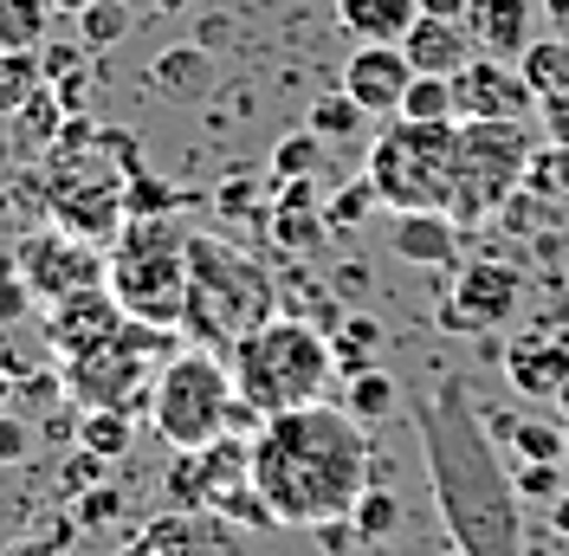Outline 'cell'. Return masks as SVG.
<instances>
[{"label": "cell", "mask_w": 569, "mask_h": 556, "mask_svg": "<svg viewBox=\"0 0 569 556\" xmlns=\"http://www.w3.org/2000/svg\"><path fill=\"white\" fill-rule=\"evenodd\" d=\"M550 530L569 537V492H563V498H550Z\"/></svg>", "instance_id": "cell-47"}, {"label": "cell", "mask_w": 569, "mask_h": 556, "mask_svg": "<svg viewBox=\"0 0 569 556\" xmlns=\"http://www.w3.org/2000/svg\"><path fill=\"white\" fill-rule=\"evenodd\" d=\"M130 440H137L130 408H84V420H78V447H91L98 459H123Z\"/></svg>", "instance_id": "cell-27"}, {"label": "cell", "mask_w": 569, "mask_h": 556, "mask_svg": "<svg viewBox=\"0 0 569 556\" xmlns=\"http://www.w3.org/2000/svg\"><path fill=\"white\" fill-rule=\"evenodd\" d=\"M376 349H382V324H376V317H343V324L330 330L337 376H362V369H376Z\"/></svg>", "instance_id": "cell-26"}, {"label": "cell", "mask_w": 569, "mask_h": 556, "mask_svg": "<svg viewBox=\"0 0 569 556\" xmlns=\"http://www.w3.org/2000/svg\"><path fill=\"white\" fill-rule=\"evenodd\" d=\"M466 7L472 0H421V13H433V20H466Z\"/></svg>", "instance_id": "cell-44"}, {"label": "cell", "mask_w": 569, "mask_h": 556, "mask_svg": "<svg viewBox=\"0 0 569 556\" xmlns=\"http://www.w3.org/2000/svg\"><path fill=\"white\" fill-rule=\"evenodd\" d=\"M84 7H91V0H52V13H71V20H78Z\"/></svg>", "instance_id": "cell-48"}, {"label": "cell", "mask_w": 569, "mask_h": 556, "mask_svg": "<svg viewBox=\"0 0 569 556\" xmlns=\"http://www.w3.org/2000/svg\"><path fill=\"white\" fill-rule=\"evenodd\" d=\"M233 388L252 415H284V408H311L323 401V388L337 383V356L311 317H266L252 337L227 349Z\"/></svg>", "instance_id": "cell-5"}, {"label": "cell", "mask_w": 569, "mask_h": 556, "mask_svg": "<svg viewBox=\"0 0 569 556\" xmlns=\"http://www.w3.org/2000/svg\"><path fill=\"white\" fill-rule=\"evenodd\" d=\"M408 85H415V66H408L401 39H362L350 52V66H343V91L369 117H395L401 98H408Z\"/></svg>", "instance_id": "cell-14"}, {"label": "cell", "mask_w": 569, "mask_h": 556, "mask_svg": "<svg viewBox=\"0 0 569 556\" xmlns=\"http://www.w3.org/2000/svg\"><path fill=\"white\" fill-rule=\"evenodd\" d=\"M350 524H356V537H362V544H389L395 530H401V498H395L389 486H369L350 505Z\"/></svg>", "instance_id": "cell-32"}, {"label": "cell", "mask_w": 569, "mask_h": 556, "mask_svg": "<svg viewBox=\"0 0 569 556\" xmlns=\"http://www.w3.org/2000/svg\"><path fill=\"white\" fill-rule=\"evenodd\" d=\"M543 20H550V33H569V0H543Z\"/></svg>", "instance_id": "cell-45"}, {"label": "cell", "mask_w": 569, "mask_h": 556, "mask_svg": "<svg viewBox=\"0 0 569 556\" xmlns=\"http://www.w3.org/2000/svg\"><path fill=\"white\" fill-rule=\"evenodd\" d=\"M156 7H162V13H176V7H188V0H156Z\"/></svg>", "instance_id": "cell-51"}, {"label": "cell", "mask_w": 569, "mask_h": 556, "mask_svg": "<svg viewBox=\"0 0 569 556\" xmlns=\"http://www.w3.org/2000/svg\"><path fill=\"white\" fill-rule=\"evenodd\" d=\"M13 272L27 278V291L52 311V305L71 298V291L104 285V252H98V240L71 234L66 220H52V227H33L27 240L13 246Z\"/></svg>", "instance_id": "cell-10"}, {"label": "cell", "mask_w": 569, "mask_h": 556, "mask_svg": "<svg viewBox=\"0 0 569 556\" xmlns=\"http://www.w3.org/2000/svg\"><path fill=\"white\" fill-rule=\"evenodd\" d=\"M13 556H59V550H52V544H20Z\"/></svg>", "instance_id": "cell-49"}, {"label": "cell", "mask_w": 569, "mask_h": 556, "mask_svg": "<svg viewBox=\"0 0 569 556\" xmlns=\"http://www.w3.org/2000/svg\"><path fill=\"white\" fill-rule=\"evenodd\" d=\"M466 27L479 39V52L498 59H525V46L537 39V0H472Z\"/></svg>", "instance_id": "cell-17"}, {"label": "cell", "mask_w": 569, "mask_h": 556, "mask_svg": "<svg viewBox=\"0 0 569 556\" xmlns=\"http://www.w3.org/2000/svg\"><path fill=\"white\" fill-rule=\"evenodd\" d=\"M505 447L518 453V459H563L569 466V434L563 427H550V420H518V415H486Z\"/></svg>", "instance_id": "cell-22"}, {"label": "cell", "mask_w": 569, "mask_h": 556, "mask_svg": "<svg viewBox=\"0 0 569 556\" xmlns=\"http://www.w3.org/2000/svg\"><path fill=\"white\" fill-rule=\"evenodd\" d=\"M33 453V427L27 420H13L7 408H0V466H20Z\"/></svg>", "instance_id": "cell-40"}, {"label": "cell", "mask_w": 569, "mask_h": 556, "mask_svg": "<svg viewBox=\"0 0 569 556\" xmlns=\"http://www.w3.org/2000/svg\"><path fill=\"white\" fill-rule=\"evenodd\" d=\"M563 434H569V427H563Z\"/></svg>", "instance_id": "cell-54"}, {"label": "cell", "mask_w": 569, "mask_h": 556, "mask_svg": "<svg viewBox=\"0 0 569 556\" xmlns=\"http://www.w3.org/2000/svg\"><path fill=\"white\" fill-rule=\"evenodd\" d=\"M233 420H240V388H233V369L220 363V349L194 344L156 369V383H149V427L169 447H208Z\"/></svg>", "instance_id": "cell-8"}, {"label": "cell", "mask_w": 569, "mask_h": 556, "mask_svg": "<svg viewBox=\"0 0 569 556\" xmlns=\"http://www.w3.org/2000/svg\"><path fill=\"white\" fill-rule=\"evenodd\" d=\"M323 162V137L305 123V130H291V137H279V149H272V181H298V175H318Z\"/></svg>", "instance_id": "cell-34"}, {"label": "cell", "mask_w": 569, "mask_h": 556, "mask_svg": "<svg viewBox=\"0 0 569 556\" xmlns=\"http://www.w3.org/2000/svg\"><path fill=\"white\" fill-rule=\"evenodd\" d=\"M252 479V440H233V434H220L208 447H176L169 459V473H162V492H169V505L176 512H220V498L233 486H247Z\"/></svg>", "instance_id": "cell-11"}, {"label": "cell", "mask_w": 569, "mask_h": 556, "mask_svg": "<svg viewBox=\"0 0 569 556\" xmlns=\"http://www.w3.org/2000/svg\"><path fill=\"white\" fill-rule=\"evenodd\" d=\"M149 78H156L162 98H194V91H208L213 85V66H208L201 46H176V52H162V59L149 66Z\"/></svg>", "instance_id": "cell-23"}, {"label": "cell", "mask_w": 569, "mask_h": 556, "mask_svg": "<svg viewBox=\"0 0 569 556\" xmlns=\"http://www.w3.org/2000/svg\"><path fill=\"white\" fill-rule=\"evenodd\" d=\"M123 33H130V7H123V0H91V7L78 13L84 52H110V46H123Z\"/></svg>", "instance_id": "cell-33"}, {"label": "cell", "mask_w": 569, "mask_h": 556, "mask_svg": "<svg viewBox=\"0 0 569 556\" xmlns=\"http://www.w3.org/2000/svg\"><path fill=\"white\" fill-rule=\"evenodd\" d=\"M395 117H421V123H447V117H460L453 78H440V71H415V85H408V98H401Z\"/></svg>", "instance_id": "cell-30"}, {"label": "cell", "mask_w": 569, "mask_h": 556, "mask_svg": "<svg viewBox=\"0 0 569 556\" xmlns=\"http://www.w3.org/2000/svg\"><path fill=\"white\" fill-rule=\"evenodd\" d=\"M518 298H525V272H518V266H505V259H472V266H460L453 291L440 298V330H453V337H486V330H498L505 317L518 311Z\"/></svg>", "instance_id": "cell-12"}, {"label": "cell", "mask_w": 569, "mask_h": 556, "mask_svg": "<svg viewBox=\"0 0 569 556\" xmlns=\"http://www.w3.org/2000/svg\"><path fill=\"white\" fill-rule=\"evenodd\" d=\"M123 556H208V530L194 524V512H162L156 524H142L137 530V544Z\"/></svg>", "instance_id": "cell-21"}, {"label": "cell", "mask_w": 569, "mask_h": 556, "mask_svg": "<svg viewBox=\"0 0 569 556\" xmlns=\"http://www.w3.org/2000/svg\"><path fill=\"white\" fill-rule=\"evenodd\" d=\"M323 208H318V188H311V175H298V181H279V201H272V240L284 252H311L323 240Z\"/></svg>", "instance_id": "cell-19"}, {"label": "cell", "mask_w": 569, "mask_h": 556, "mask_svg": "<svg viewBox=\"0 0 569 556\" xmlns=\"http://www.w3.org/2000/svg\"><path fill=\"white\" fill-rule=\"evenodd\" d=\"M525 78H531L537 98H550V91H569V33H537L525 46Z\"/></svg>", "instance_id": "cell-25"}, {"label": "cell", "mask_w": 569, "mask_h": 556, "mask_svg": "<svg viewBox=\"0 0 569 556\" xmlns=\"http://www.w3.org/2000/svg\"><path fill=\"white\" fill-rule=\"evenodd\" d=\"M7 395H13V383H7V369H0V401H7Z\"/></svg>", "instance_id": "cell-52"}, {"label": "cell", "mask_w": 569, "mask_h": 556, "mask_svg": "<svg viewBox=\"0 0 569 556\" xmlns=\"http://www.w3.org/2000/svg\"><path fill=\"white\" fill-rule=\"evenodd\" d=\"M557 408H563V415H569V383H563V388H557Z\"/></svg>", "instance_id": "cell-50"}, {"label": "cell", "mask_w": 569, "mask_h": 556, "mask_svg": "<svg viewBox=\"0 0 569 556\" xmlns=\"http://www.w3.org/2000/svg\"><path fill=\"white\" fill-rule=\"evenodd\" d=\"M266 317H279V285H272V272L252 259L247 246L220 240V234H194L188 240V305H181L188 344L233 349Z\"/></svg>", "instance_id": "cell-4"}, {"label": "cell", "mask_w": 569, "mask_h": 556, "mask_svg": "<svg viewBox=\"0 0 569 556\" xmlns=\"http://www.w3.org/2000/svg\"><path fill=\"white\" fill-rule=\"evenodd\" d=\"M453 98H460V117H531L537 91L518 59H498V52H472L460 71H453Z\"/></svg>", "instance_id": "cell-13"}, {"label": "cell", "mask_w": 569, "mask_h": 556, "mask_svg": "<svg viewBox=\"0 0 569 556\" xmlns=\"http://www.w3.org/2000/svg\"><path fill=\"white\" fill-rule=\"evenodd\" d=\"M453 149H460V117L421 123V117H395L382 137L369 142V188L389 214L408 208H453Z\"/></svg>", "instance_id": "cell-7"}, {"label": "cell", "mask_w": 569, "mask_h": 556, "mask_svg": "<svg viewBox=\"0 0 569 556\" xmlns=\"http://www.w3.org/2000/svg\"><path fill=\"white\" fill-rule=\"evenodd\" d=\"M188 240H194V227H181L176 214H130L104 246V291L142 324L181 330Z\"/></svg>", "instance_id": "cell-6"}, {"label": "cell", "mask_w": 569, "mask_h": 556, "mask_svg": "<svg viewBox=\"0 0 569 556\" xmlns=\"http://www.w3.org/2000/svg\"><path fill=\"white\" fill-rule=\"evenodd\" d=\"M33 305H39V298L27 291V278L13 272V259H7V266H0V330H7V324H20Z\"/></svg>", "instance_id": "cell-39"}, {"label": "cell", "mask_w": 569, "mask_h": 556, "mask_svg": "<svg viewBox=\"0 0 569 556\" xmlns=\"http://www.w3.org/2000/svg\"><path fill=\"white\" fill-rule=\"evenodd\" d=\"M460 220L447 208H408L395 214V259H408V266H453L460 259Z\"/></svg>", "instance_id": "cell-16"}, {"label": "cell", "mask_w": 569, "mask_h": 556, "mask_svg": "<svg viewBox=\"0 0 569 556\" xmlns=\"http://www.w3.org/2000/svg\"><path fill=\"white\" fill-rule=\"evenodd\" d=\"M137 175V142L130 130H98L84 110L66 117V130L52 137L46 156V208L66 220L84 240H110L130 214H123V188Z\"/></svg>", "instance_id": "cell-3"}, {"label": "cell", "mask_w": 569, "mask_h": 556, "mask_svg": "<svg viewBox=\"0 0 569 556\" xmlns=\"http://www.w3.org/2000/svg\"><path fill=\"white\" fill-rule=\"evenodd\" d=\"M537 110H543V130H550V142H563V149H569V91L537 98Z\"/></svg>", "instance_id": "cell-41"}, {"label": "cell", "mask_w": 569, "mask_h": 556, "mask_svg": "<svg viewBox=\"0 0 569 556\" xmlns=\"http://www.w3.org/2000/svg\"><path fill=\"white\" fill-rule=\"evenodd\" d=\"M337 285H343V298H356V291L369 285V272H362V266H343V272H337Z\"/></svg>", "instance_id": "cell-46"}, {"label": "cell", "mask_w": 569, "mask_h": 556, "mask_svg": "<svg viewBox=\"0 0 569 556\" xmlns=\"http://www.w3.org/2000/svg\"><path fill=\"white\" fill-rule=\"evenodd\" d=\"M531 130L525 117H460V149H453V220L479 227L505 214L511 195H525V169H531Z\"/></svg>", "instance_id": "cell-9"}, {"label": "cell", "mask_w": 569, "mask_h": 556, "mask_svg": "<svg viewBox=\"0 0 569 556\" xmlns=\"http://www.w3.org/2000/svg\"><path fill=\"white\" fill-rule=\"evenodd\" d=\"M511 479H518V498H543V505L569 492L563 459H518V473H511Z\"/></svg>", "instance_id": "cell-36"}, {"label": "cell", "mask_w": 569, "mask_h": 556, "mask_svg": "<svg viewBox=\"0 0 569 556\" xmlns=\"http://www.w3.org/2000/svg\"><path fill=\"white\" fill-rule=\"evenodd\" d=\"M39 59H46V78H66V71L84 66V59H78V46H39Z\"/></svg>", "instance_id": "cell-43"}, {"label": "cell", "mask_w": 569, "mask_h": 556, "mask_svg": "<svg viewBox=\"0 0 569 556\" xmlns=\"http://www.w3.org/2000/svg\"><path fill=\"white\" fill-rule=\"evenodd\" d=\"M46 20H52V0H0V52H39Z\"/></svg>", "instance_id": "cell-28"}, {"label": "cell", "mask_w": 569, "mask_h": 556, "mask_svg": "<svg viewBox=\"0 0 569 556\" xmlns=\"http://www.w3.org/2000/svg\"><path fill=\"white\" fill-rule=\"evenodd\" d=\"M343 408L356 420H382L401 408V383H395L389 369H362V376H343Z\"/></svg>", "instance_id": "cell-29"}, {"label": "cell", "mask_w": 569, "mask_h": 556, "mask_svg": "<svg viewBox=\"0 0 569 556\" xmlns=\"http://www.w3.org/2000/svg\"><path fill=\"white\" fill-rule=\"evenodd\" d=\"M505 376L518 395H550L569 383V337H550V330H525L505 344Z\"/></svg>", "instance_id": "cell-15"}, {"label": "cell", "mask_w": 569, "mask_h": 556, "mask_svg": "<svg viewBox=\"0 0 569 556\" xmlns=\"http://www.w3.org/2000/svg\"><path fill=\"white\" fill-rule=\"evenodd\" d=\"M181 208V195L176 188H162L156 175H130V188H123V214H176Z\"/></svg>", "instance_id": "cell-38"}, {"label": "cell", "mask_w": 569, "mask_h": 556, "mask_svg": "<svg viewBox=\"0 0 569 556\" xmlns=\"http://www.w3.org/2000/svg\"><path fill=\"white\" fill-rule=\"evenodd\" d=\"M376 208H382V201H376V188H369V175H362V181H350V188H343V195L323 208V220H330L337 234H350V227H362Z\"/></svg>", "instance_id": "cell-37"}, {"label": "cell", "mask_w": 569, "mask_h": 556, "mask_svg": "<svg viewBox=\"0 0 569 556\" xmlns=\"http://www.w3.org/2000/svg\"><path fill=\"white\" fill-rule=\"evenodd\" d=\"M46 59L39 52H0V117H20L46 91Z\"/></svg>", "instance_id": "cell-24"}, {"label": "cell", "mask_w": 569, "mask_h": 556, "mask_svg": "<svg viewBox=\"0 0 569 556\" xmlns=\"http://www.w3.org/2000/svg\"><path fill=\"white\" fill-rule=\"evenodd\" d=\"M311 130H318L323 142H350V137H362V130H369V110H362L350 91L337 85V91H323L318 105H311Z\"/></svg>", "instance_id": "cell-31"}, {"label": "cell", "mask_w": 569, "mask_h": 556, "mask_svg": "<svg viewBox=\"0 0 569 556\" xmlns=\"http://www.w3.org/2000/svg\"><path fill=\"white\" fill-rule=\"evenodd\" d=\"M569 188V149L550 142V149H531V169H525V195L531 201H557Z\"/></svg>", "instance_id": "cell-35"}, {"label": "cell", "mask_w": 569, "mask_h": 556, "mask_svg": "<svg viewBox=\"0 0 569 556\" xmlns=\"http://www.w3.org/2000/svg\"><path fill=\"white\" fill-rule=\"evenodd\" d=\"M401 52H408V66L415 71H440V78H453V71L479 52V39H472L466 20H433V13H421V20L401 33Z\"/></svg>", "instance_id": "cell-18"}, {"label": "cell", "mask_w": 569, "mask_h": 556, "mask_svg": "<svg viewBox=\"0 0 569 556\" xmlns=\"http://www.w3.org/2000/svg\"><path fill=\"white\" fill-rule=\"evenodd\" d=\"M453 556H466V550H453Z\"/></svg>", "instance_id": "cell-53"}, {"label": "cell", "mask_w": 569, "mask_h": 556, "mask_svg": "<svg viewBox=\"0 0 569 556\" xmlns=\"http://www.w3.org/2000/svg\"><path fill=\"white\" fill-rule=\"evenodd\" d=\"M421 20V0H337V27L356 39H401Z\"/></svg>", "instance_id": "cell-20"}, {"label": "cell", "mask_w": 569, "mask_h": 556, "mask_svg": "<svg viewBox=\"0 0 569 556\" xmlns=\"http://www.w3.org/2000/svg\"><path fill=\"white\" fill-rule=\"evenodd\" d=\"M415 434H421L427 486L440 505V524L466 556H525V518H518V479L498 459V434L486 427L466 376H440L433 395H415Z\"/></svg>", "instance_id": "cell-1"}, {"label": "cell", "mask_w": 569, "mask_h": 556, "mask_svg": "<svg viewBox=\"0 0 569 556\" xmlns=\"http://www.w3.org/2000/svg\"><path fill=\"white\" fill-rule=\"evenodd\" d=\"M369 434L350 408L311 401L252 427V486L279 524L318 530L330 518H350V505L369 492Z\"/></svg>", "instance_id": "cell-2"}, {"label": "cell", "mask_w": 569, "mask_h": 556, "mask_svg": "<svg viewBox=\"0 0 569 556\" xmlns=\"http://www.w3.org/2000/svg\"><path fill=\"white\" fill-rule=\"evenodd\" d=\"M117 505H123V498H117L110 486L84 492V498H78V524H110V518H117Z\"/></svg>", "instance_id": "cell-42"}]
</instances>
